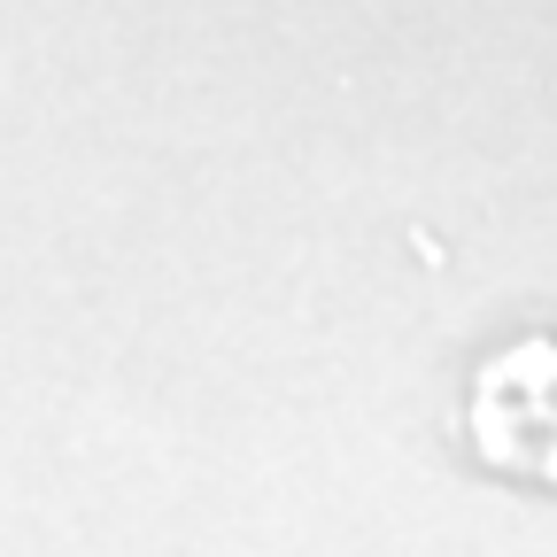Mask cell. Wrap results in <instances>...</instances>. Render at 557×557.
<instances>
[{
  "instance_id": "6da1fadb",
  "label": "cell",
  "mask_w": 557,
  "mask_h": 557,
  "mask_svg": "<svg viewBox=\"0 0 557 557\" xmlns=\"http://www.w3.org/2000/svg\"><path fill=\"white\" fill-rule=\"evenodd\" d=\"M465 442L487 472L534 487V496H557V333L504 341L472 372Z\"/></svg>"
}]
</instances>
